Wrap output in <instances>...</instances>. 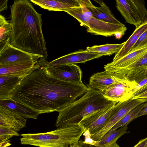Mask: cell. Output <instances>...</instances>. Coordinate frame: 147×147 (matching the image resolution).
<instances>
[{"label": "cell", "mask_w": 147, "mask_h": 147, "mask_svg": "<svg viewBox=\"0 0 147 147\" xmlns=\"http://www.w3.org/2000/svg\"><path fill=\"white\" fill-rule=\"evenodd\" d=\"M125 34V33L123 32H118L115 33L114 35L117 39H119Z\"/></svg>", "instance_id": "cell-38"}, {"label": "cell", "mask_w": 147, "mask_h": 147, "mask_svg": "<svg viewBox=\"0 0 147 147\" xmlns=\"http://www.w3.org/2000/svg\"><path fill=\"white\" fill-rule=\"evenodd\" d=\"M137 83L127 81L115 83L109 86L101 92L109 100L118 103L127 101L133 96V91Z\"/></svg>", "instance_id": "cell-10"}, {"label": "cell", "mask_w": 147, "mask_h": 147, "mask_svg": "<svg viewBox=\"0 0 147 147\" xmlns=\"http://www.w3.org/2000/svg\"><path fill=\"white\" fill-rule=\"evenodd\" d=\"M11 145L9 140L0 142V147H6Z\"/></svg>", "instance_id": "cell-37"}, {"label": "cell", "mask_w": 147, "mask_h": 147, "mask_svg": "<svg viewBox=\"0 0 147 147\" xmlns=\"http://www.w3.org/2000/svg\"><path fill=\"white\" fill-rule=\"evenodd\" d=\"M116 1L117 9L127 22L134 25L136 28L142 24L130 0H116Z\"/></svg>", "instance_id": "cell-18"}, {"label": "cell", "mask_w": 147, "mask_h": 147, "mask_svg": "<svg viewBox=\"0 0 147 147\" xmlns=\"http://www.w3.org/2000/svg\"><path fill=\"white\" fill-rule=\"evenodd\" d=\"M144 103L139 105L131 110L110 130H117L119 127L127 125L130 122L136 119L138 114L143 108Z\"/></svg>", "instance_id": "cell-26"}, {"label": "cell", "mask_w": 147, "mask_h": 147, "mask_svg": "<svg viewBox=\"0 0 147 147\" xmlns=\"http://www.w3.org/2000/svg\"><path fill=\"white\" fill-rule=\"evenodd\" d=\"M147 91V76L137 84L133 90L132 97L138 96Z\"/></svg>", "instance_id": "cell-30"}, {"label": "cell", "mask_w": 147, "mask_h": 147, "mask_svg": "<svg viewBox=\"0 0 147 147\" xmlns=\"http://www.w3.org/2000/svg\"><path fill=\"white\" fill-rule=\"evenodd\" d=\"M20 135L18 132L11 129L0 127V142L7 141L13 136Z\"/></svg>", "instance_id": "cell-28"}, {"label": "cell", "mask_w": 147, "mask_h": 147, "mask_svg": "<svg viewBox=\"0 0 147 147\" xmlns=\"http://www.w3.org/2000/svg\"><path fill=\"white\" fill-rule=\"evenodd\" d=\"M42 57L7 44L0 51V67L23 62L38 61Z\"/></svg>", "instance_id": "cell-8"}, {"label": "cell", "mask_w": 147, "mask_h": 147, "mask_svg": "<svg viewBox=\"0 0 147 147\" xmlns=\"http://www.w3.org/2000/svg\"><path fill=\"white\" fill-rule=\"evenodd\" d=\"M65 12L76 19L81 26L86 28L88 32L94 35L111 36L114 35L117 32L125 33L127 30L123 24L109 23L98 20L93 16L86 17L82 13L80 6L70 8Z\"/></svg>", "instance_id": "cell-5"}, {"label": "cell", "mask_w": 147, "mask_h": 147, "mask_svg": "<svg viewBox=\"0 0 147 147\" xmlns=\"http://www.w3.org/2000/svg\"><path fill=\"white\" fill-rule=\"evenodd\" d=\"M41 65L38 61H32L16 63L0 67V76H14L25 77L32 71Z\"/></svg>", "instance_id": "cell-15"}, {"label": "cell", "mask_w": 147, "mask_h": 147, "mask_svg": "<svg viewBox=\"0 0 147 147\" xmlns=\"http://www.w3.org/2000/svg\"><path fill=\"white\" fill-rule=\"evenodd\" d=\"M147 52V46L132 52L115 61L107 64L104 69L105 71L109 72L116 73L134 63Z\"/></svg>", "instance_id": "cell-17"}, {"label": "cell", "mask_w": 147, "mask_h": 147, "mask_svg": "<svg viewBox=\"0 0 147 147\" xmlns=\"http://www.w3.org/2000/svg\"><path fill=\"white\" fill-rule=\"evenodd\" d=\"M25 78L14 76H0V100H10L12 92Z\"/></svg>", "instance_id": "cell-19"}, {"label": "cell", "mask_w": 147, "mask_h": 147, "mask_svg": "<svg viewBox=\"0 0 147 147\" xmlns=\"http://www.w3.org/2000/svg\"><path fill=\"white\" fill-rule=\"evenodd\" d=\"M13 35L12 26L5 17L0 15V51L10 43Z\"/></svg>", "instance_id": "cell-23"}, {"label": "cell", "mask_w": 147, "mask_h": 147, "mask_svg": "<svg viewBox=\"0 0 147 147\" xmlns=\"http://www.w3.org/2000/svg\"><path fill=\"white\" fill-rule=\"evenodd\" d=\"M147 29V22L136 28L132 34L127 40L125 42L124 44L120 49L116 53L113 61H115L129 53L139 37Z\"/></svg>", "instance_id": "cell-21"}, {"label": "cell", "mask_w": 147, "mask_h": 147, "mask_svg": "<svg viewBox=\"0 0 147 147\" xmlns=\"http://www.w3.org/2000/svg\"><path fill=\"white\" fill-rule=\"evenodd\" d=\"M129 80L126 75L106 71L95 73L90 78L89 86L101 92L112 84L121 83Z\"/></svg>", "instance_id": "cell-12"}, {"label": "cell", "mask_w": 147, "mask_h": 147, "mask_svg": "<svg viewBox=\"0 0 147 147\" xmlns=\"http://www.w3.org/2000/svg\"><path fill=\"white\" fill-rule=\"evenodd\" d=\"M88 86V91L81 98L58 112L56 127L78 124L87 115L117 103L106 98L101 91Z\"/></svg>", "instance_id": "cell-3"}, {"label": "cell", "mask_w": 147, "mask_h": 147, "mask_svg": "<svg viewBox=\"0 0 147 147\" xmlns=\"http://www.w3.org/2000/svg\"><path fill=\"white\" fill-rule=\"evenodd\" d=\"M131 98L143 99L146 102L147 101V91L138 96L133 97Z\"/></svg>", "instance_id": "cell-36"}, {"label": "cell", "mask_w": 147, "mask_h": 147, "mask_svg": "<svg viewBox=\"0 0 147 147\" xmlns=\"http://www.w3.org/2000/svg\"><path fill=\"white\" fill-rule=\"evenodd\" d=\"M26 119L12 110L0 105V127L17 132L26 127Z\"/></svg>", "instance_id": "cell-13"}, {"label": "cell", "mask_w": 147, "mask_h": 147, "mask_svg": "<svg viewBox=\"0 0 147 147\" xmlns=\"http://www.w3.org/2000/svg\"><path fill=\"white\" fill-rule=\"evenodd\" d=\"M127 128V126L125 125L118 130H109L98 141L97 146L94 147H102L117 142L119 138L126 133Z\"/></svg>", "instance_id": "cell-24"}, {"label": "cell", "mask_w": 147, "mask_h": 147, "mask_svg": "<svg viewBox=\"0 0 147 147\" xmlns=\"http://www.w3.org/2000/svg\"><path fill=\"white\" fill-rule=\"evenodd\" d=\"M83 134L85 136L84 141H83L82 140V142L84 144L94 147L97 146L98 141H95L91 138L92 134L89 130H85Z\"/></svg>", "instance_id": "cell-31"}, {"label": "cell", "mask_w": 147, "mask_h": 147, "mask_svg": "<svg viewBox=\"0 0 147 147\" xmlns=\"http://www.w3.org/2000/svg\"><path fill=\"white\" fill-rule=\"evenodd\" d=\"M46 67L52 75L61 80L80 84H83L82 81V70L79 66L76 64H66Z\"/></svg>", "instance_id": "cell-11"}, {"label": "cell", "mask_w": 147, "mask_h": 147, "mask_svg": "<svg viewBox=\"0 0 147 147\" xmlns=\"http://www.w3.org/2000/svg\"><path fill=\"white\" fill-rule=\"evenodd\" d=\"M85 129L78 124L68 125L47 132L22 134L23 145L39 147H69L78 142Z\"/></svg>", "instance_id": "cell-4"}, {"label": "cell", "mask_w": 147, "mask_h": 147, "mask_svg": "<svg viewBox=\"0 0 147 147\" xmlns=\"http://www.w3.org/2000/svg\"><path fill=\"white\" fill-rule=\"evenodd\" d=\"M84 84L67 82L52 75L44 66L32 71L12 92L11 100L39 115L59 112L88 91Z\"/></svg>", "instance_id": "cell-1"}, {"label": "cell", "mask_w": 147, "mask_h": 147, "mask_svg": "<svg viewBox=\"0 0 147 147\" xmlns=\"http://www.w3.org/2000/svg\"><path fill=\"white\" fill-rule=\"evenodd\" d=\"M80 0L90 10L94 18L108 23L122 24L115 18L109 8L102 0H94L100 5L99 7L94 6L90 0Z\"/></svg>", "instance_id": "cell-16"}, {"label": "cell", "mask_w": 147, "mask_h": 147, "mask_svg": "<svg viewBox=\"0 0 147 147\" xmlns=\"http://www.w3.org/2000/svg\"><path fill=\"white\" fill-rule=\"evenodd\" d=\"M146 46H147V29L139 37L137 42L133 47L129 53Z\"/></svg>", "instance_id": "cell-29"}, {"label": "cell", "mask_w": 147, "mask_h": 147, "mask_svg": "<svg viewBox=\"0 0 147 147\" xmlns=\"http://www.w3.org/2000/svg\"><path fill=\"white\" fill-rule=\"evenodd\" d=\"M145 147H147V143L146 146H145Z\"/></svg>", "instance_id": "cell-42"}, {"label": "cell", "mask_w": 147, "mask_h": 147, "mask_svg": "<svg viewBox=\"0 0 147 147\" xmlns=\"http://www.w3.org/2000/svg\"><path fill=\"white\" fill-rule=\"evenodd\" d=\"M81 8L83 14L86 17L93 16L92 13L90 10L84 5L80 0H77Z\"/></svg>", "instance_id": "cell-32"}, {"label": "cell", "mask_w": 147, "mask_h": 147, "mask_svg": "<svg viewBox=\"0 0 147 147\" xmlns=\"http://www.w3.org/2000/svg\"><path fill=\"white\" fill-rule=\"evenodd\" d=\"M125 42L120 44H109L87 47L86 50L91 52L106 54L110 56L117 53L123 45Z\"/></svg>", "instance_id": "cell-25"}, {"label": "cell", "mask_w": 147, "mask_h": 147, "mask_svg": "<svg viewBox=\"0 0 147 147\" xmlns=\"http://www.w3.org/2000/svg\"><path fill=\"white\" fill-rule=\"evenodd\" d=\"M147 143V137L140 140L133 147H145Z\"/></svg>", "instance_id": "cell-35"}, {"label": "cell", "mask_w": 147, "mask_h": 147, "mask_svg": "<svg viewBox=\"0 0 147 147\" xmlns=\"http://www.w3.org/2000/svg\"><path fill=\"white\" fill-rule=\"evenodd\" d=\"M145 102L143 99L131 98L127 101L122 102L117 111L111 117L105 125L98 132L92 135L91 138L95 141H100L103 136L127 114L138 105Z\"/></svg>", "instance_id": "cell-9"}, {"label": "cell", "mask_w": 147, "mask_h": 147, "mask_svg": "<svg viewBox=\"0 0 147 147\" xmlns=\"http://www.w3.org/2000/svg\"><path fill=\"white\" fill-rule=\"evenodd\" d=\"M7 0H0V11H3L7 9Z\"/></svg>", "instance_id": "cell-34"}, {"label": "cell", "mask_w": 147, "mask_h": 147, "mask_svg": "<svg viewBox=\"0 0 147 147\" xmlns=\"http://www.w3.org/2000/svg\"><path fill=\"white\" fill-rule=\"evenodd\" d=\"M116 142H115L113 143L102 147H119L118 145L116 143Z\"/></svg>", "instance_id": "cell-39"}, {"label": "cell", "mask_w": 147, "mask_h": 147, "mask_svg": "<svg viewBox=\"0 0 147 147\" xmlns=\"http://www.w3.org/2000/svg\"><path fill=\"white\" fill-rule=\"evenodd\" d=\"M122 102L96 111L84 117L78 124L92 135L98 132L107 124L117 111Z\"/></svg>", "instance_id": "cell-6"}, {"label": "cell", "mask_w": 147, "mask_h": 147, "mask_svg": "<svg viewBox=\"0 0 147 147\" xmlns=\"http://www.w3.org/2000/svg\"><path fill=\"white\" fill-rule=\"evenodd\" d=\"M0 105L12 110L26 119H37L39 115L30 109L11 100H0Z\"/></svg>", "instance_id": "cell-22"}, {"label": "cell", "mask_w": 147, "mask_h": 147, "mask_svg": "<svg viewBox=\"0 0 147 147\" xmlns=\"http://www.w3.org/2000/svg\"><path fill=\"white\" fill-rule=\"evenodd\" d=\"M147 115V101L144 103L143 108L140 111L136 117V118L141 116Z\"/></svg>", "instance_id": "cell-33"}, {"label": "cell", "mask_w": 147, "mask_h": 147, "mask_svg": "<svg viewBox=\"0 0 147 147\" xmlns=\"http://www.w3.org/2000/svg\"><path fill=\"white\" fill-rule=\"evenodd\" d=\"M145 73H146V76H147V68L146 70Z\"/></svg>", "instance_id": "cell-41"}, {"label": "cell", "mask_w": 147, "mask_h": 147, "mask_svg": "<svg viewBox=\"0 0 147 147\" xmlns=\"http://www.w3.org/2000/svg\"><path fill=\"white\" fill-rule=\"evenodd\" d=\"M69 147H83L78 142H75L71 145Z\"/></svg>", "instance_id": "cell-40"}, {"label": "cell", "mask_w": 147, "mask_h": 147, "mask_svg": "<svg viewBox=\"0 0 147 147\" xmlns=\"http://www.w3.org/2000/svg\"><path fill=\"white\" fill-rule=\"evenodd\" d=\"M147 68V52L134 63L116 73L126 75L129 81L138 84L146 77Z\"/></svg>", "instance_id": "cell-14"}, {"label": "cell", "mask_w": 147, "mask_h": 147, "mask_svg": "<svg viewBox=\"0 0 147 147\" xmlns=\"http://www.w3.org/2000/svg\"><path fill=\"white\" fill-rule=\"evenodd\" d=\"M136 11L142 24L147 22V9L142 0H130Z\"/></svg>", "instance_id": "cell-27"}, {"label": "cell", "mask_w": 147, "mask_h": 147, "mask_svg": "<svg viewBox=\"0 0 147 147\" xmlns=\"http://www.w3.org/2000/svg\"><path fill=\"white\" fill-rule=\"evenodd\" d=\"M10 8L13 29L10 44L46 60L48 55L42 31V15L27 0H14Z\"/></svg>", "instance_id": "cell-2"}, {"label": "cell", "mask_w": 147, "mask_h": 147, "mask_svg": "<svg viewBox=\"0 0 147 147\" xmlns=\"http://www.w3.org/2000/svg\"><path fill=\"white\" fill-rule=\"evenodd\" d=\"M107 55L106 54L88 51L81 49L62 56L50 62L41 59L38 61L40 65L47 67L54 66L75 64L79 63H85L86 62L102 56Z\"/></svg>", "instance_id": "cell-7"}, {"label": "cell", "mask_w": 147, "mask_h": 147, "mask_svg": "<svg viewBox=\"0 0 147 147\" xmlns=\"http://www.w3.org/2000/svg\"><path fill=\"white\" fill-rule=\"evenodd\" d=\"M31 2L49 11H65L73 7L79 6L77 0H31Z\"/></svg>", "instance_id": "cell-20"}]
</instances>
